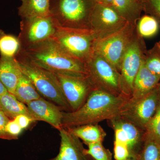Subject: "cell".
I'll list each match as a JSON object with an SVG mask.
<instances>
[{
	"label": "cell",
	"instance_id": "cell-1",
	"mask_svg": "<svg viewBox=\"0 0 160 160\" xmlns=\"http://www.w3.org/2000/svg\"><path fill=\"white\" fill-rule=\"evenodd\" d=\"M129 98L93 89L82 106L74 111L62 112V127L98 124L120 114Z\"/></svg>",
	"mask_w": 160,
	"mask_h": 160
},
{
	"label": "cell",
	"instance_id": "cell-2",
	"mask_svg": "<svg viewBox=\"0 0 160 160\" xmlns=\"http://www.w3.org/2000/svg\"><path fill=\"white\" fill-rule=\"evenodd\" d=\"M15 58L53 73L87 77L86 65L66 54L52 39L20 50Z\"/></svg>",
	"mask_w": 160,
	"mask_h": 160
},
{
	"label": "cell",
	"instance_id": "cell-3",
	"mask_svg": "<svg viewBox=\"0 0 160 160\" xmlns=\"http://www.w3.org/2000/svg\"><path fill=\"white\" fill-rule=\"evenodd\" d=\"M95 32L92 29L57 26L52 39L66 54L86 65L94 52Z\"/></svg>",
	"mask_w": 160,
	"mask_h": 160
},
{
	"label": "cell",
	"instance_id": "cell-4",
	"mask_svg": "<svg viewBox=\"0 0 160 160\" xmlns=\"http://www.w3.org/2000/svg\"><path fill=\"white\" fill-rule=\"evenodd\" d=\"M15 58L23 73L29 78L41 96L59 107L62 111H71L54 73L21 58Z\"/></svg>",
	"mask_w": 160,
	"mask_h": 160
},
{
	"label": "cell",
	"instance_id": "cell-5",
	"mask_svg": "<svg viewBox=\"0 0 160 160\" xmlns=\"http://www.w3.org/2000/svg\"><path fill=\"white\" fill-rule=\"evenodd\" d=\"M94 0H50V15L58 26L91 29L90 18Z\"/></svg>",
	"mask_w": 160,
	"mask_h": 160
},
{
	"label": "cell",
	"instance_id": "cell-6",
	"mask_svg": "<svg viewBox=\"0 0 160 160\" xmlns=\"http://www.w3.org/2000/svg\"><path fill=\"white\" fill-rule=\"evenodd\" d=\"M134 24L127 22L120 29L96 38L94 52L120 72L121 62L134 36Z\"/></svg>",
	"mask_w": 160,
	"mask_h": 160
},
{
	"label": "cell",
	"instance_id": "cell-7",
	"mask_svg": "<svg viewBox=\"0 0 160 160\" xmlns=\"http://www.w3.org/2000/svg\"><path fill=\"white\" fill-rule=\"evenodd\" d=\"M86 67L87 78L93 89L117 96L123 95L120 73L105 58L94 52Z\"/></svg>",
	"mask_w": 160,
	"mask_h": 160
},
{
	"label": "cell",
	"instance_id": "cell-8",
	"mask_svg": "<svg viewBox=\"0 0 160 160\" xmlns=\"http://www.w3.org/2000/svg\"><path fill=\"white\" fill-rule=\"evenodd\" d=\"M57 26L56 22L51 16L22 19L18 36L21 45L20 50L51 39Z\"/></svg>",
	"mask_w": 160,
	"mask_h": 160
},
{
	"label": "cell",
	"instance_id": "cell-9",
	"mask_svg": "<svg viewBox=\"0 0 160 160\" xmlns=\"http://www.w3.org/2000/svg\"><path fill=\"white\" fill-rule=\"evenodd\" d=\"M160 102L156 88L142 97L129 99L119 115L145 130L146 125L157 110Z\"/></svg>",
	"mask_w": 160,
	"mask_h": 160
},
{
	"label": "cell",
	"instance_id": "cell-10",
	"mask_svg": "<svg viewBox=\"0 0 160 160\" xmlns=\"http://www.w3.org/2000/svg\"><path fill=\"white\" fill-rule=\"evenodd\" d=\"M135 35L123 55L120 72L122 92L129 99L132 95L133 82L144 56L141 42Z\"/></svg>",
	"mask_w": 160,
	"mask_h": 160
},
{
	"label": "cell",
	"instance_id": "cell-11",
	"mask_svg": "<svg viewBox=\"0 0 160 160\" xmlns=\"http://www.w3.org/2000/svg\"><path fill=\"white\" fill-rule=\"evenodd\" d=\"M54 73L71 111H76L82 106L94 89L87 77Z\"/></svg>",
	"mask_w": 160,
	"mask_h": 160
},
{
	"label": "cell",
	"instance_id": "cell-12",
	"mask_svg": "<svg viewBox=\"0 0 160 160\" xmlns=\"http://www.w3.org/2000/svg\"><path fill=\"white\" fill-rule=\"evenodd\" d=\"M127 22L110 5L95 2L92 10L90 24L97 37L115 31Z\"/></svg>",
	"mask_w": 160,
	"mask_h": 160
},
{
	"label": "cell",
	"instance_id": "cell-13",
	"mask_svg": "<svg viewBox=\"0 0 160 160\" xmlns=\"http://www.w3.org/2000/svg\"><path fill=\"white\" fill-rule=\"evenodd\" d=\"M26 105L33 121L46 122L58 130L62 128V111L55 104L42 97Z\"/></svg>",
	"mask_w": 160,
	"mask_h": 160
},
{
	"label": "cell",
	"instance_id": "cell-14",
	"mask_svg": "<svg viewBox=\"0 0 160 160\" xmlns=\"http://www.w3.org/2000/svg\"><path fill=\"white\" fill-rule=\"evenodd\" d=\"M59 131L61 143L58 154L48 160H94L87 153L78 138L65 128Z\"/></svg>",
	"mask_w": 160,
	"mask_h": 160
},
{
	"label": "cell",
	"instance_id": "cell-15",
	"mask_svg": "<svg viewBox=\"0 0 160 160\" xmlns=\"http://www.w3.org/2000/svg\"><path fill=\"white\" fill-rule=\"evenodd\" d=\"M111 128L118 127L126 136L129 157L135 158L142 148L146 138V131L120 115L107 120Z\"/></svg>",
	"mask_w": 160,
	"mask_h": 160
},
{
	"label": "cell",
	"instance_id": "cell-16",
	"mask_svg": "<svg viewBox=\"0 0 160 160\" xmlns=\"http://www.w3.org/2000/svg\"><path fill=\"white\" fill-rule=\"evenodd\" d=\"M22 72L15 58L0 57V82L7 91L14 95Z\"/></svg>",
	"mask_w": 160,
	"mask_h": 160
},
{
	"label": "cell",
	"instance_id": "cell-17",
	"mask_svg": "<svg viewBox=\"0 0 160 160\" xmlns=\"http://www.w3.org/2000/svg\"><path fill=\"white\" fill-rule=\"evenodd\" d=\"M160 82V79L146 68L143 59L139 70L135 78L132 95L130 98L142 97L156 89Z\"/></svg>",
	"mask_w": 160,
	"mask_h": 160
},
{
	"label": "cell",
	"instance_id": "cell-18",
	"mask_svg": "<svg viewBox=\"0 0 160 160\" xmlns=\"http://www.w3.org/2000/svg\"><path fill=\"white\" fill-rule=\"evenodd\" d=\"M18 14L21 19L51 16L50 0H21Z\"/></svg>",
	"mask_w": 160,
	"mask_h": 160
},
{
	"label": "cell",
	"instance_id": "cell-19",
	"mask_svg": "<svg viewBox=\"0 0 160 160\" xmlns=\"http://www.w3.org/2000/svg\"><path fill=\"white\" fill-rule=\"evenodd\" d=\"M82 140L86 145L90 143L103 142L106 136V131L98 124H88L66 129Z\"/></svg>",
	"mask_w": 160,
	"mask_h": 160
},
{
	"label": "cell",
	"instance_id": "cell-20",
	"mask_svg": "<svg viewBox=\"0 0 160 160\" xmlns=\"http://www.w3.org/2000/svg\"><path fill=\"white\" fill-rule=\"evenodd\" d=\"M0 107L1 111L10 120L14 119L19 115H25L32 119L26 104L20 102L9 92L0 96Z\"/></svg>",
	"mask_w": 160,
	"mask_h": 160
},
{
	"label": "cell",
	"instance_id": "cell-21",
	"mask_svg": "<svg viewBox=\"0 0 160 160\" xmlns=\"http://www.w3.org/2000/svg\"><path fill=\"white\" fill-rule=\"evenodd\" d=\"M111 6L120 16L133 24L142 10V3L138 0H113Z\"/></svg>",
	"mask_w": 160,
	"mask_h": 160
},
{
	"label": "cell",
	"instance_id": "cell-22",
	"mask_svg": "<svg viewBox=\"0 0 160 160\" xmlns=\"http://www.w3.org/2000/svg\"><path fill=\"white\" fill-rule=\"evenodd\" d=\"M14 95L18 100L26 105L42 98L29 78L23 72L16 88Z\"/></svg>",
	"mask_w": 160,
	"mask_h": 160
},
{
	"label": "cell",
	"instance_id": "cell-23",
	"mask_svg": "<svg viewBox=\"0 0 160 160\" xmlns=\"http://www.w3.org/2000/svg\"><path fill=\"white\" fill-rule=\"evenodd\" d=\"M21 45L18 37L8 34L0 29V54L2 56L15 58L19 52Z\"/></svg>",
	"mask_w": 160,
	"mask_h": 160
},
{
	"label": "cell",
	"instance_id": "cell-24",
	"mask_svg": "<svg viewBox=\"0 0 160 160\" xmlns=\"http://www.w3.org/2000/svg\"><path fill=\"white\" fill-rule=\"evenodd\" d=\"M134 159L135 160H160V143L146 134L143 146Z\"/></svg>",
	"mask_w": 160,
	"mask_h": 160
},
{
	"label": "cell",
	"instance_id": "cell-25",
	"mask_svg": "<svg viewBox=\"0 0 160 160\" xmlns=\"http://www.w3.org/2000/svg\"><path fill=\"white\" fill-rule=\"evenodd\" d=\"M159 27L155 18L149 15H145L139 20L137 26L138 34L142 38L152 37L158 33Z\"/></svg>",
	"mask_w": 160,
	"mask_h": 160
},
{
	"label": "cell",
	"instance_id": "cell-26",
	"mask_svg": "<svg viewBox=\"0 0 160 160\" xmlns=\"http://www.w3.org/2000/svg\"><path fill=\"white\" fill-rule=\"evenodd\" d=\"M143 58L146 68L160 79V54L156 48L146 52Z\"/></svg>",
	"mask_w": 160,
	"mask_h": 160
},
{
	"label": "cell",
	"instance_id": "cell-27",
	"mask_svg": "<svg viewBox=\"0 0 160 160\" xmlns=\"http://www.w3.org/2000/svg\"><path fill=\"white\" fill-rule=\"evenodd\" d=\"M103 142L88 144L86 152L94 160H112V153L103 145Z\"/></svg>",
	"mask_w": 160,
	"mask_h": 160
},
{
	"label": "cell",
	"instance_id": "cell-28",
	"mask_svg": "<svg viewBox=\"0 0 160 160\" xmlns=\"http://www.w3.org/2000/svg\"><path fill=\"white\" fill-rule=\"evenodd\" d=\"M146 134L160 143V102L157 110L146 127Z\"/></svg>",
	"mask_w": 160,
	"mask_h": 160
},
{
	"label": "cell",
	"instance_id": "cell-29",
	"mask_svg": "<svg viewBox=\"0 0 160 160\" xmlns=\"http://www.w3.org/2000/svg\"><path fill=\"white\" fill-rule=\"evenodd\" d=\"M142 10L157 20L160 27V0H142Z\"/></svg>",
	"mask_w": 160,
	"mask_h": 160
},
{
	"label": "cell",
	"instance_id": "cell-30",
	"mask_svg": "<svg viewBox=\"0 0 160 160\" xmlns=\"http://www.w3.org/2000/svg\"><path fill=\"white\" fill-rule=\"evenodd\" d=\"M114 153L115 160H126L129 157L127 145L116 141L114 142Z\"/></svg>",
	"mask_w": 160,
	"mask_h": 160
},
{
	"label": "cell",
	"instance_id": "cell-31",
	"mask_svg": "<svg viewBox=\"0 0 160 160\" xmlns=\"http://www.w3.org/2000/svg\"><path fill=\"white\" fill-rule=\"evenodd\" d=\"M10 120L2 111L0 110V139L8 140H14L6 131V125Z\"/></svg>",
	"mask_w": 160,
	"mask_h": 160
},
{
	"label": "cell",
	"instance_id": "cell-32",
	"mask_svg": "<svg viewBox=\"0 0 160 160\" xmlns=\"http://www.w3.org/2000/svg\"><path fill=\"white\" fill-rule=\"evenodd\" d=\"M6 131L14 139H17L23 129L14 119L10 120L6 127Z\"/></svg>",
	"mask_w": 160,
	"mask_h": 160
},
{
	"label": "cell",
	"instance_id": "cell-33",
	"mask_svg": "<svg viewBox=\"0 0 160 160\" xmlns=\"http://www.w3.org/2000/svg\"><path fill=\"white\" fill-rule=\"evenodd\" d=\"M15 121L18 123L22 129L27 128L33 120L25 115H19L14 119Z\"/></svg>",
	"mask_w": 160,
	"mask_h": 160
},
{
	"label": "cell",
	"instance_id": "cell-34",
	"mask_svg": "<svg viewBox=\"0 0 160 160\" xmlns=\"http://www.w3.org/2000/svg\"><path fill=\"white\" fill-rule=\"evenodd\" d=\"M113 0H94V2L97 3L105 4V5H110Z\"/></svg>",
	"mask_w": 160,
	"mask_h": 160
},
{
	"label": "cell",
	"instance_id": "cell-35",
	"mask_svg": "<svg viewBox=\"0 0 160 160\" xmlns=\"http://www.w3.org/2000/svg\"><path fill=\"white\" fill-rule=\"evenodd\" d=\"M7 89H6V87L4 86V85L1 83L0 82V96L2 95L5 94L6 92H7Z\"/></svg>",
	"mask_w": 160,
	"mask_h": 160
},
{
	"label": "cell",
	"instance_id": "cell-36",
	"mask_svg": "<svg viewBox=\"0 0 160 160\" xmlns=\"http://www.w3.org/2000/svg\"><path fill=\"white\" fill-rule=\"evenodd\" d=\"M154 47L160 54V41L158 42L157 43L156 45H155Z\"/></svg>",
	"mask_w": 160,
	"mask_h": 160
},
{
	"label": "cell",
	"instance_id": "cell-37",
	"mask_svg": "<svg viewBox=\"0 0 160 160\" xmlns=\"http://www.w3.org/2000/svg\"><path fill=\"white\" fill-rule=\"evenodd\" d=\"M156 89L157 90L158 95V96L159 97V98L160 99V82H159V84H158Z\"/></svg>",
	"mask_w": 160,
	"mask_h": 160
},
{
	"label": "cell",
	"instance_id": "cell-38",
	"mask_svg": "<svg viewBox=\"0 0 160 160\" xmlns=\"http://www.w3.org/2000/svg\"><path fill=\"white\" fill-rule=\"evenodd\" d=\"M126 160H135V159L134 158L130 157H129V158H128Z\"/></svg>",
	"mask_w": 160,
	"mask_h": 160
},
{
	"label": "cell",
	"instance_id": "cell-39",
	"mask_svg": "<svg viewBox=\"0 0 160 160\" xmlns=\"http://www.w3.org/2000/svg\"><path fill=\"white\" fill-rule=\"evenodd\" d=\"M138 1H139L140 2H141V1H142V0H138Z\"/></svg>",
	"mask_w": 160,
	"mask_h": 160
},
{
	"label": "cell",
	"instance_id": "cell-40",
	"mask_svg": "<svg viewBox=\"0 0 160 160\" xmlns=\"http://www.w3.org/2000/svg\"><path fill=\"white\" fill-rule=\"evenodd\" d=\"M0 110H1V107H0Z\"/></svg>",
	"mask_w": 160,
	"mask_h": 160
}]
</instances>
